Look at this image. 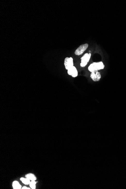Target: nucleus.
Here are the masks:
<instances>
[{
	"mask_svg": "<svg viewBox=\"0 0 126 189\" xmlns=\"http://www.w3.org/2000/svg\"><path fill=\"white\" fill-rule=\"evenodd\" d=\"M25 177L27 178H28L31 181L36 180H37L36 177L33 173H29L26 174L25 175Z\"/></svg>",
	"mask_w": 126,
	"mask_h": 189,
	"instance_id": "nucleus-8",
	"label": "nucleus"
},
{
	"mask_svg": "<svg viewBox=\"0 0 126 189\" xmlns=\"http://www.w3.org/2000/svg\"><path fill=\"white\" fill-rule=\"evenodd\" d=\"M105 67L104 65L102 62H94L90 65L88 68V70L91 73H96L99 70L102 69Z\"/></svg>",
	"mask_w": 126,
	"mask_h": 189,
	"instance_id": "nucleus-1",
	"label": "nucleus"
},
{
	"mask_svg": "<svg viewBox=\"0 0 126 189\" xmlns=\"http://www.w3.org/2000/svg\"><path fill=\"white\" fill-rule=\"evenodd\" d=\"M12 187L13 189H21L22 186L18 181L14 180L12 183Z\"/></svg>",
	"mask_w": 126,
	"mask_h": 189,
	"instance_id": "nucleus-7",
	"label": "nucleus"
},
{
	"mask_svg": "<svg viewBox=\"0 0 126 189\" xmlns=\"http://www.w3.org/2000/svg\"><path fill=\"white\" fill-rule=\"evenodd\" d=\"M91 56V54L90 53L89 54L86 53L84 55L83 57L81 58V62L80 64V65L82 67H84L86 66L88 63L89 62Z\"/></svg>",
	"mask_w": 126,
	"mask_h": 189,
	"instance_id": "nucleus-2",
	"label": "nucleus"
},
{
	"mask_svg": "<svg viewBox=\"0 0 126 189\" xmlns=\"http://www.w3.org/2000/svg\"><path fill=\"white\" fill-rule=\"evenodd\" d=\"M88 46V44H83L80 46L76 49L75 51V54L76 55L79 56L82 54L83 52L87 49Z\"/></svg>",
	"mask_w": 126,
	"mask_h": 189,
	"instance_id": "nucleus-3",
	"label": "nucleus"
},
{
	"mask_svg": "<svg viewBox=\"0 0 126 189\" xmlns=\"http://www.w3.org/2000/svg\"><path fill=\"white\" fill-rule=\"evenodd\" d=\"M20 180L23 184L25 185H28L30 184L31 180L27 177H22L20 178Z\"/></svg>",
	"mask_w": 126,
	"mask_h": 189,
	"instance_id": "nucleus-9",
	"label": "nucleus"
},
{
	"mask_svg": "<svg viewBox=\"0 0 126 189\" xmlns=\"http://www.w3.org/2000/svg\"><path fill=\"white\" fill-rule=\"evenodd\" d=\"M90 77L94 81H99L101 77L100 73L98 72H97L96 73H91V74Z\"/></svg>",
	"mask_w": 126,
	"mask_h": 189,
	"instance_id": "nucleus-6",
	"label": "nucleus"
},
{
	"mask_svg": "<svg viewBox=\"0 0 126 189\" xmlns=\"http://www.w3.org/2000/svg\"><path fill=\"white\" fill-rule=\"evenodd\" d=\"M30 187H28L27 186H23L22 187V189H31Z\"/></svg>",
	"mask_w": 126,
	"mask_h": 189,
	"instance_id": "nucleus-11",
	"label": "nucleus"
},
{
	"mask_svg": "<svg viewBox=\"0 0 126 189\" xmlns=\"http://www.w3.org/2000/svg\"><path fill=\"white\" fill-rule=\"evenodd\" d=\"M37 182L36 181V180L31 181L29 185L30 188L32 189H36V185Z\"/></svg>",
	"mask_w": 126,
	"mask_h": 189,
	"instance_id": "nucleus-10",
	"label": "nucleus"
},
{
	"mask_svg": "<svg viewBox=\"0 0 126 189\" xmlns=\"http://www.w3.org/2000/svg\"><path fill=\"white\" fill-rule=\"evenodd\" d=\"M74 65L73 60L72 57L66 58L65 59L64 65L67 70L73 67Z\"/></svg>",
	"mask_w": 126,
	"mask_h": 189,
	"instance_id": "nucleus-4",
	"label": "nucleus"
},
{
	"mask_svg": "<svg viewBox=\"0 0 126 189\" xmlns=\"http://www.w3.org/2000/svg\"><path fill=\"white\" fill-rule=\"evenodd\" d=\"M68 74L73 77H76L78 76L77 69L74 66L72 67L68 70Z\"/></svg>",
	"mask_w": 126,
	"mask_h": 189,
	"instance_id": "nucleus-5",
	"label": "nucleus"
}]
</instances>
